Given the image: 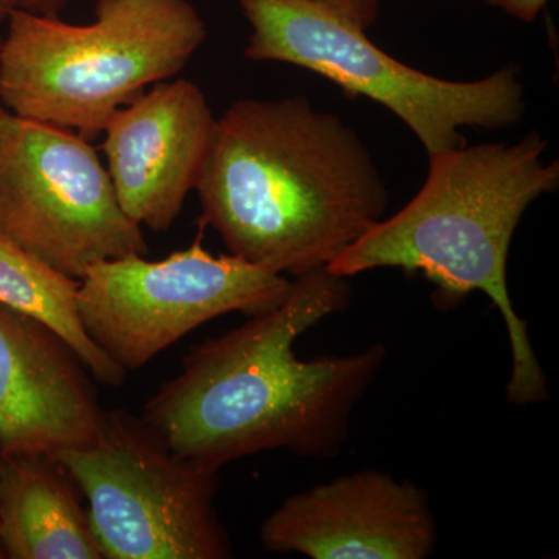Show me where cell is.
<instances>
[{
    "mask_svg": "<svg viewBox=\"0 0 559 559\" xmlns=\"http://www.w3.org/2000/svg\"><path fill=\"white\" fill-rule=\"evenodd\" d=\"M348 280L326 267L294 277L278 307L191 347L140 419L176 455L212 469L264 451L337 457L388 349L371 344L305 360L294 345L322 320L347 310Z\"/></svg>",
    "mask_w": 559,
    "mask_h": 559,
    "instance_id": "1",
    "label": "cell"
},
{
    "mask_svg": "<svg viewBox=\"0 0 559 559\" xmlns=\"http://www.w3.org/2000/svg\"><path fill=\"white\" fill-rule=\"evenodd\" d=\"M197 191L202 224L231 255L293 278L329 266L389 202L358 132L300 95L231 103L215 121Z\"/></svg>",
    "mask_w": 559,
    "mask_h": 559,
    "instance_id": "2",
    "label": "cell"
},
{
    "mask_svg": "<svg viewBox=\"0 0 559 559\" xmlns=\"http://www.w3.org/2000/svg\"><path fill=\"white\" fill-rule=\"evenodd\" d=\"M547 142L530 132L521 142L460 146L429 156L428 178L409 204L349 246L326 270L352 278L393 267L423 274L436 286L437 307L450 310L480 290L498 308L511 349L507 401L530 406L549 400L527 320L511 301L507 261L522 216L559 187L558 160H544Z\"/></svg>",
    "mask_w": 559,
    "mask_h": 559,
    "instance_id": "3",
    "label": "cell"
},
{
    "mask_svg": "<svg viewBox=\"0 0 559 559\" xmlns=\"http://www.w3.org/2000/svg\"><path fill=\"white\" fill-rule=\"evenodd\" d=\"M0 40V105L95 139L150 84L178 75L207 38L189 0H98L95 21L13 9Z\"/></svg>",
    "mask_w": 559,
    "mask_h": 559,
    "instance_id": "4",
    "label": "cell"
},
{
    "mask_svg": "<svg viewBox=\"0 0 559 559\" xmlns=\"http://www.w3.org/2000/svg\"><path fill=\"white\" fill-rule=\"evenodd\" d=\"M240 5L250 25L246 58L288 62L380 103L411 128L428 156L465 146L460 128L506 130L524 117V86L514 66L476 81L441 80L396 61L319 0Z\"/></svg>",
    "mask_w": 559,
    "mask_h": 559,
    "instance_id": "5",
    "label": "cell"
},
{
    "mask_svg": "<svg viewBox=\"0 0 559 559\" xmlns=\"http://www.w3.org/2000/svg\"><path fill=\"white\" fill-rule=\"evenodd\" d=\"M86 499L105 559H227L218 469L176 455L130 412L106 411L97 439L55 455Z\"/></svg>",
    "mask_w": 559,
    "mask_h": 559,
    "instance_id": "6",
    "label": "cell"
},
{
    "mask_svg": "<svg viewBox=\"0 0 559 559\" xmlns=\"http://www.w3.org/2000/svg\"><path fill=\"white\" fill-rule=\"evenodd\" d=\"M290 282L231 253L213 255L200 237L164 260L134 253L92 264L76 304L91 340L128 373L210 320L271 311Z\"/></svg>",
    "mask_w": 559,
    "mask_h": 559,
    "instance_id": "7",
    "label": "cell"
},
{
    "mask_svg": "<svg viewBox=\"0 0 559 559\" xmlns=\"http://www.w3.org/2000/svg\"><path fill=\"white\" fill-rule=\"evenodd\" d=\"M0 234L73 278L103 260L146 255L86 139L0 114Z\"/></svg>",
    "mask_w": 559,
    "mask_h": 559,
    "instance_id": "8",
    "label": "cell"
},
{
    "mask_svg": "<svg viewBox=\"0 0 559 559\" xmlns=\"http://www.w3.org/2000/svg\"><path fill=\"white\" fill-rule=\"evenodd\" d=\"M439 536L425 488L367 468L290 495L260 528L264 550L311 559H426Z\"/></svg>",
    "mask_w": 559,
    "mask_h": 559,
    "instance_id": "9",
    "label": "cell"
},
{
    "mask_svg": "<svg viewBox=\"0 0 559 559\" xmlns=\"http://www.w3.org/2000/svg\"><path fill=\"white\" fill-rule=\"evenodd\" d=\"M216 117L200 86L160 81L106 123L110 182L124 215L154 231L171 229L207 159Z\"/></svg>",
    "mask_w": 559,
    "mask_h": 559,
    "instance_id": "10",
    "label": "cell"
},
{
    "mask_svg": "<svg viewBox=\"0 0 559 559\" xmlns=\"http://www.w3.org/2000/svg\"><path fill=\"white\" fill-rule=\"evenodd\" d=\"M87 373L53 330L0 305V455H58L97 439L106 411Z\"/></svg>",
    "mask_w": 559,
    "mask_h": 559,
    "instance_id": "11",
    "label": "cell"
},
{
    "mask_svg": "<svg viewBox=\"0 0 559 559\" xmlns=\"http://www.w3.org/2000/svg\"><path fill=\"white\" fill-rule=\"evenodd\" d=\"M81 498L55 455H0V549L13 559H105Z\"/></svg>",
    "mask_w": 559,
    "mask_h": 559,
    "instance_id": "12",
    "label": "cell"
},
{
    "mask_svg": "<svg viewBox=\"0 0 559 559\" xmlns=\"http://www.w3.org/2000/svg\"><path fill=\"white\" fill-rule=\"evenodd\" d=\"M79 289V278L0 234V305L49 326L68 342L95 381L120 388L128 373L84 329L76 304Z\"/></svg>",
    "mask_w": 559,
    "mask_h": 559,
    "instance_id": "13",
    "label": "cell"
},
{
    "mask_svg": "<svg viewBox=\"0 0 559 559\" xmlns=\"http://www.w3.org/2000/svg\"><path fill=\"white\" fill-rule=\"evenodd\" d=\"M319 2L367 32L377 20L381 0H319Z\"/></svg>",
    "mask_w": 559,
    "mask_h": 559,
    "instance_id": "14",
    "label": "cell"
},
{
    "mask_svg": "<svg viewBox=\"0 0 559 559\" xmlns=\"http://www.w3.org/2000/svg\"><path fill=\"white\" fill-rule=\"evenodd\" d=\"M489 5L507 11L510 16L524 22H532L538 17L540 10L549 0H485Z\"/></svg>",
    "mask_w": 559,
    "mask_h": 559,
    "instance_id": "15",
    "label": "cell"
},
{
    "mask_svg": "<svg viewBox=\"0 0 559 559\" xmlns=\"http://www.w3.org/2000/svg\"><path fill=\"white\" fill-rule=\"evenodd\" d=\"M68 0H11L13 9L33 11V13H57Z\"/></svg>",
    "mask_w": 559,
    "mask_h": 559,
    "instance_id": "16",
    "label": "cell"
},
{
    "mask_svg": "<svg viewBox=\"0 0 559 559\" xmlns=\"http://www.w3.org/2000/svg\"><path fill=\"white\" fill-rule=\"evenodd\" d=\"M11 10H13L11 0H0V21L7 20Z\"/></svg>",
    "mask_w": 559,
    "mask_h": 559,
    "instance_id": "17",
    "label": "cell"
},
{
    "mask_svg": "<svg viewBox=\"0 0 559 559\" xmlns=\"http://www.w3.org/2000/svg\"><path fill=\"white\" fill-rule=\"evenodd\" d=\"M3 110H5V109H3V106H2V105H0V114H2V112H3Z\"/></svg>",
    "mask_w": 559,
    "mask_h": 559,
    "instance_id": "18",
    "label": "cell"
}]
</instances>
